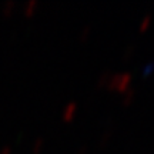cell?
I'll use <instances>...</instances> for the list:
<instances>
[{
    "instance_id": "1",
    "label": "cell",
    "mask_w": 154,
    "mask_h": 154,
    "mask_svg": "<svg viewBox=\"0 0 154 154\" xmlns=\"http://www.w3.org/2000/svg\"><path fill=\"white\" fill-rule=\"evenodd\" d=\"M131 73L130 72H123V73H111L110 79L107 82V87L110 90H119V91H126L130 83H131Z\"/></svg>"
},
{
    "instance_id": "2",
    "label": "cell",
    "mask_w": 154,
    "mask_h": 154,
    "mask_svg": "<svg viewBox=\"0 0 154 154\" xmlns=\"http://www.w3.org/2000/svg\"><path fill=\"white\" fill-rule=\"evenodd\" d=\"M77 110V103L76 101H70V103H67L66 107L63 109V119L64 120H70L73 116H74V113H76Z\"/></svg>"
},
{
    "instance_id": "3",
    "label": "cell",
    "mask_w": 154,
    "mask_h": 154,
    "mask_svg": "<svg viewBox=\"0 0 154 154\" xmlns=\"http://www.w3.org/2000/svg\"><path fill=\"white\" fill-rule=\"evenodd\" d=\"M136 96V90L134 88H127L126 91H123V104H130Z\"/></svg>"
},
{
    "instance_id": "4",
    "label": "cell",
    "mask_w": 154,
    "mask_h": 154,
    "mask_svg": "<svg viewBox=\"0 0 154 154\" xmlns=\"http://www.w3.org/2000/svg\"><path fill=\"white\" fill-rule=\"evenodd\" d=\"M150 23H151V14L150 13H147V14H144L143 19L140 20V24H138V29L141 30V32H144L146 29L150 26Z\"/></svg>"
},
{
    "instance_id": "5",
    "label": "cell",
    "mask_w": 154,
    "mask_h": 154,
    "mask_svg": "<svg viewBox=\"0 0 154 154\" xmlns=\"http://www.w3.org/2000/svg\"><path fill=\"white\" fill-rule=\"evenodd\" d=\"M110 76H111L110 70H104V72H103L99 77H97V84H99V86H104V84H107V82H109Z\"/></svg>"
},
{
    "instance_id": "6",
    "label": "cell",
    "mask_w": 154,
    "mask_h": 154,
    "mask_svg": "<svg viewBox=\"0 0 154 154\" xmlns=\"http://www.w3.org/2000/svg\"><path fill=\"white\" fill-rule=\"evenodd\" d=\"M36 6H37V0H29L24 3V13L26 14H32L36 9Z\"/></svg>"
},
{
    "instance_id": "7",
    "label": "cell",
    "mask_w": 154,
    "mask_h": 154,
    "mask_svg": "<svg viewBox=\"0 0 154 154\" xmlns=\"http://www.w3.org/2000/svg\"><path fill=\"white\" fill-rule=\"evenodd\" d=\"M43 146H44V138L43 137H37L33 143V151L34 153H38L40 150L43 149Z\"/></svg>"
},
{
    "instance_id": "8",
    "label": "cell",
    "mask_w": 154,
    "mask_h": 154,
    "mask_svg": "<svg viewBox=\"0 0 154 154\" xmlns=\"http://www.w3.org/2000/svg\"><path fill=\"white\" fill-rule=\"evenodd\" d=\"M13 7H14V2H13V0H7V2H5V3H3V13H5V14L11 13Z\"/></svg>"
},
{
    "instance_id": "9",
    "label": "cell",
    "mask_w": 154,
    "mask_h": 154,
    "mask_svg": "<svg viewBox=\"0 0 154 154\" xmlns=\"http://www.w3.org/2000/svg\"><path fill=\"white\" fill-rule=\"evenodd\" d=\"M90 30H91V27L88 26V24H84L82 27V30H80V40H84V38H87L88 37V34H90Z\"/></svg>"
},
{
    "instance_id": "10",
    "label": "cell",
    "mask_w": 154,
    "mask_h": 154,
    "mask_svg": "<svg viewBox=\"0 0 154 154\" xmlns=\"http://www.w3.org/2000/svg\"><path fill=\"white\" fill-rule=\"evenodd\" d=\"M134 49H136L134 44H128V46L126 47V50H124V53H123V57H124L126 60L127 59H130V57L133 56V53H134Z\"/></svg>"
},
{
    "instance_id": "11",
    "label": "cell",
    "mask_w": 154,
    "mask_h": 154,
    "mask_svg": "<svg viewBox=\"0 0 154 154\" xmlns=\"http://www.w3.org/2000/svg\"><path fill=\"white\" fill-rule=\"evenodd\" d=\"M111 136V130H107V131L103 134V137H101V140H100V146H104L106 143H107V140L110 138Z\"/></svg>"
},
{
    "instance_id": "12",
    "label": "cell",
    "mask_w": 154,
    "mask_h": 154,
    "mask_svg": "<svg viewBox=\"0 0 154 154\" xmlns=\"http://www.w3.org/2000/svg\"><path fill=\"white\" fill-rule=\"evenodd\" d=\"M0 154H11V147L10 146H5V147H2Z\"/></svg>"
},
{
    "instance_id": "13",
    "label": "cell",
    "mask_w": 154,
    "mask_h": 154,
    "mask_svg": "<svg viewBox=\"0 0 154 154\" xmlns=\"http://www.w3.org/2000/svg\"><path fill=\"white\" fill-rule=\"evenodd\" d=\"M77 154H87V146H82Z\"/></svg>"
}]
</instances>
